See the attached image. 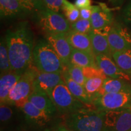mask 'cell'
Instances as JSON below:
<instances>
[{
    "label": "cell",
    "instance_id": "obj_1",
    "mask_svg": "<svg viewBox=\"0 0 131 131\" xmlns=\"http://www.w3.org/2000/svg\"><path fill=\"white\" fill-rule=\"evenodd\" d=\"M5 39L12 71L23 74L32 65L35 47L34 34L28 22L22 21L8 30Z\"/></svg>",
    "mask_w": 131,
    "mask_h": 131
},
{
    "label": "cell",
    "instance_id": "obj_2",
    "mask_svg": "<svg viewBox=\"0 0 131 131\" xmlns=\"http://www.w3.org/2000/svg\"><path fill=\"white\" fill-rule=\"evenodd\" d=\"M105 111L83 107L69 114L67 128L74 131H103Z\"/></svg>",
    "mask_w": 131,
    "mask_h": 131
},
{
    "label": "cell",
    "instance_id": "obj_3",
    "mask_svg": "<svg viewBox=\"0 0 131 131\" xmlns=\"http://www.w3.org/2000/svg\"><path fill=\"white\" fill-rule=\"evenodd\" d=\"M32 62L38 71L46 73H62L65 66L48 41L39 40L34 49Z\"/></svg>",
    "mask_w": 131,
    "mask_h": 131
},
{
    "label": "cell",
    "instance_id": "obj_4",
    "mask_svg": "<svg viewBox=\"0 0 131 131\" xmlns=\"http://www.w3.org/2000/svg\"><path fill=\"white\" fill-rule=\"evenodd\" d=\"M36 20L47 35L67 34L71 29L70 23L63 15L47 8L37 10Z\"/></svg>",
    "mask_w": 131,
    "mask_h": 131
},
{
    "label": "cell",
    "instance_id": "obj_5",
    "mask_svg": "<svg viewBox=\"0 0 131 131\" xmlns=\"http://www.w3.org/2000/svg\"><path fill=\"white\" fill-rule=\"evenodd\" d=\"M38 71L37 68L30 66L23 73L10 92L7 104L21 108L28 101L29 96L34 92L33 84Z\"/></svg>",
    "mask_w": 131,
    "mask_h": 131
},
{
    "label": "cell",
    "instance_id": "obj_6",
    "mask_svg": "<svg viewBox=\"0 0 131 131\" xmlns=\"http://www.w3.org/2000/svg\"><path fill=\"white\" fill-rule=\"evenodd\" d=\"M49 96L57 111L61 114L69 115L86 105L73 95L63 80L55 87Z\"/></svg>",
    "mask_w": 131,
    "mask_h": 131
},
{
    "label": "cell",
    "instance_id": "obj_7",
    "mask_svg": "<svg viewBox=\"0 0 131 131\" xmlns=\"http://www.w3.org/2000/svg\"><path fill=\"white\" fill-rule=\"evenodd\" d=\"M96 109L102 111L122 110L131 107V89L96 96L92 101Z\"/></svg>",
    "mask_w": 131,
    "mask_h": 131
},
{
    "label": "cell",
    "instance_id": "obj_8",
    "mask_svg": "<svg viewBox=\"0 0 131 131\" xmlns=\"http://www.w3.org/2000/svg\"><path fill=\"white\" fill-rule=\"evenodd\" d=\"M131 130V109L105 111L103 131Z\"/></svg>",
    "mask_w": 131,
    "mask_h": 131
},
{
    "label": "cell",
    "instance_id": "obj_9",
    "mask_svg": "<svg viewBox=\"0 0 131 131\" xmlns=\"http://www.w3.org/2000/svg\"><path fill=\"white\" fill-rule=\"evenodd\" d=\"M107 40L112 53L131 49V35L118 24H112L107 34Z\"/></svg>",
    "mask_w": 131,
    "mask_h": 131
},
{
    "label": "cell",
    "instance_id": "obj_10",
    "mask_svg": "<svg viewBox=\"0 0 131 131\" xmlns=\"http://www.w3.org/2000/svg\"><path fill=\"white\" fill-rule=\"evenodd\" d=\"M62 73H46L38 71L34 81V92L50 96L52 92L63 80Z\"/></svg>",
    "mask_w": 131,
    "mask_h": 131
},
{
    "label": "cell",
    "instance_id": "obj_11",
    "mask_svg": "<svg viewBox=\"0 0 131 131\" xmlns=\"http://www.w3.org/2000/svg\"><path fill=\"white\" fill-rule=\"evenodd\" d=\"M91 21L94 30L107 28L112 25V13L105 4L99 3L97 6H92Z\"/></svg>",
    "mask_w": 131,
    "mask_h": 131
},
{
    "label": "cell",
    "instance_id": "obj_12",
    "mask_svg": "<svg viewBox=\"0 0 131 131\" xmlns=\"http://www.w3.org/2000/svg\"><path fill=\"white\" fill-rule=\"evenodd\" d=\"M46 40L61 58L64 66L69 64L73 48L68 41L66 34L47 35Z\"/></svg>",
    "mask_w": 131,
    "mask_h": 131
},
{
    "label": "cell",
    "instance_id": "obj_13",
    "mask_svg": "<svg viewBox=\"0 0 131 131\" xmlns=\"http://www.w3.org/2000/svg\"><path fill=\"white\" fill-rule=\"evenodd\" d=\"M95 59L97 66L103 70L107 77L130 81L131 78L118 66L112 57L98 55L95 56Z\"/></svg>",
    "mask_w": 131,
    "mask_h": 131
},
{
    "label": "cell",
    "instance_id": "obj_14",
    "mask_svg": "<svg viewBox=\"0 0 131 131\" xmlns=\"http://www.w3.org/2000/svg\"><path fill=\"white\" fill-rule=\"evenodd\" d=\"M111 27L100 30L93 29L89 34L91 40L92 51L95 56L105 55L112 57V52L107 40V34Z\"/></svg>",
    "mask_w": 131,
    "mask_h": 131
},
{
    "label": "cell",
    "instance_id": "obj_15",
    "mask_svg": "<svg viewBox=\"0 0 131 131\" xmlns=\"http://www.w3.org/2000/svg\"><path fill=\"white\" fill-rule=\"evenodd\" d=\"M22 74L11 71L1 75L0 78V101L1 104H7L8 97L12 88Z\"/></svg>",
    "mask_w": 131,
    "mask_h": 131
},
{
    "label": "cell",
    "instance_id": "obj_16",
    "mask_svg": "<svg viewBox=\"0 0 131 131\" xmlns=\"http://www.w3.org/2000/svg\"><path fill=\"white\" fill-rule=\"evenodd\" d=\"M66 37L73 49L94 54L89 34H82L70 29L66 34Z\"/></svg>",
    "mask_w": 131,
    "mask_h": 131
},
{
    "label": "cell",
    "instance_id": "obj_17",
    "mask_svg": "<svg viewBox=\"0 0 131 131\" xmlns=\"http://www.w3.org/2000/svg\"><path fill=\"white\" fill-rule=\"evenodd\" d=\"M21 109L28 122L39 126L45 125L51 117L29 101Z\"/></svg>",
    "mask_w": 131,
    "mask_h": 131
},
{
    "label": "cell",
    "instance_id": "obj_18",
    "mask_svg": "<svg viewBox=\"0 0 131 131\" xmlns=\"http://www.w3.org/2000/svg\"><path fill=\"white\" fill-rule=\"evenodd\" d=\"M62 77L65 83L69 89L70 92L73 94L75 98H77L82 103H84L87 106H90L92 104L91 98L89 97L87 94L84 86H81L80 84L75 82L70 78L69 73L64 68L62 72Z\"/></svg>",
    "mask_w": 131,
    "mask_h": 131
},
{
    "label": "cell",
    "instance_id": "obj_19",
    "mask_svg": "<svg viewBox=\"0 0 131 131\" xmlns=\"http://www.w3.org/2000/svg\"><path fill=\"white\" fill-rule=\"evenodd\" d=\"M28 11L17 0H0V14L1 18L23 16Z\"/></svg>",
    "mask_w": 131,
    "mask_h": 131
},
{
    "label": "cell",
    "instance_id": "obj_20",
    "mask_svg": "<svg viewBox=\"0 0 131 131\" xmlns=\"http://www.w3.org/2000/svg\"><path fill=\"white\" fill-rule=\"evenodd\" d=\"M28 101L50 116L55 114L57 111L51 98L47 95L33 92Z\"/></svg>",
    "mask_w": 131,
    "mask_h": 131
},
{
    "label": "cell",
    "instance_id": "obj_21",
    "mask_svg": "<svg viewBox=\"0 0 131 131\" xmlns=\"http://www.w3.org/2000/svg\"><path fill=\"white\" fill-rule=\"evenodd\" d=\"M130 89H131V86L127 81L107 77L104 80L103 86L98 92L96 96L111 93L120 92Z\"/></svg>",
    "mask_w": 131,
    "mask_h": 131
},
{
    "label": "cell",
    "instance_id": "obj_22",
    "mask_svg": "<svg viewBox=\"0 0 131 131\" xmlns=\"http://www.w3.org/2000/svg\"><path fill=\"white\" fill-rule=\"evenodd\" d=\"M70 63L82 68L98 67L94 54L73 49L70 56Z\"/></svg>",
    "mask_w": 131,
    "mask_h": 131
},
{
    "label": "cell",
    "instance_id": "obj_23",
    "mask_svg": "<svg viewBox=\"0 0 131 131\" xmlns=\"http://www.w3.org/2000/svg\"><path fill=\"white\" fill-rule=\"evenodd\" d=\"M112 57L118 66L131 78V49L114 52Z\"/></svg>",
    "mask_w": 131,
    "mask_h": 131
},
{
    "label": "cell",
    "instance_id": "obj_24",
    "mask_svg": "<svg viewBox=\"0 0 131 131\" xmlns=\"http://www.w3.org/2000/svg\"><path fill=\"white\" fill-rule=\"evenodd\" d=\"M0 71L1 75L12 71L6 39H1L0 44Z\"/></svg>",
    "mask_w": 131,
    "mask_h": 131
},
{
    "label": "cell",
    "instance_id": "obj_25",
    "mask_svg": "<svg viewBox=\"0 0 131 131\" xmlns=\"http://www.w3.org/2000/svg\"><path fill=\"white\" fill-rule=\"evenodd\" d=\"M104 80L105 79L101 77H95L89 78L86 80L84 88L87 94L91 98L92 101L97 96L98 92L103 86Z\"/></svg>",
    "mask_w": 131,
    "mask_h": 131
},
{
    "label": "cell",
    "instance_id": "obj_26",
    "mask_svg": "<svg viewBox=\"0 0 131 131\" xmlns=\"http://www.w3.org/2000/svg\"><path fill=\"white\" fill-rule=\"evenodd\" d=\"M61 10L65 18L70 24L73 23L80 18V10L75 4L70 3L68 0H64Z\"/></svg>",
    "mask_w": 131,
    "mask_h": 131
},
{
    "label": "cell",
    "instance_id": "obj_27",
    "mask_svg": "<svg viewBox=\"0 0 131 131\" xmlns=\"http://www.w3.org/2000/svg\"><path fill=\"white\" fill-rule=\"evenodd\" d=\"M65 68L68 71L70 78L73 81L77 82L81 86H84L86 79L83 74V68L77 65L73 64L71 63L65 66Z\"/></svg>",
    "mask_w": 131,
    "mask_h": 131
},
{
    "label": "cell",
    "instance_id": "obj_28",
    "mask_svg": "<svg viewBox=\"0 0 131 131\" xmlns=\"http://www.w3.org/2000/svg\"><path fill=\"white\" fill-rule=\"evenodd\" d=\"M70 27L72 30L85 34H89L93 30L91 19H84L81 18L70 24Z\"/></svg>",
    "mask_w": 131,
    "mask_h": 131
},
{
    "label": "cell",
    "instance_id": "obj_29",
    "mask_svg": "<svg viewBox=\"0 0 131 131\" xmlns=\"http://www.w3.org/2000/svg\"><path fill=\"white\" fill-rule=\"evenodd\" d=\"M83 74L86 79H89L91 78L101 77L106 79L107 77L98 67H87L83 68Z\"/></svg>",
    "mask_w": 131,
    "mask_h": 131
},
{
    "label": "cell",
    "instance_id": "obj_30",
    "mask_svg": "<svg viewBox=\"0 0 131 131\" xmlns=\"http://www.w3.org/2000/svg\"><path fill=\"white\" fill-rule=\"evenodd\" d=\"M13 111L7 104H1L0 107V119L1 122H6L12 117Z\"/></svg>",
    "mask_w": 131,
    "mask_h": 131
},
{
    "label": "cell",
    "instance_id": "obj_31",
    "mask_svg": "<svg viewBox=\"0 0 131 131\" xmlns=\"http://www.w3.org/2000/svg\"><path fill=\"white\" fill-rule=\"evenodd\" d=\"M64 0H45L46 7L49 10L59 12L63 6Z\"/></svg>",
    "mask_w": 131,
    "mask_h": 131
},
{
    "label": "cell",
    "instance_id": "obj_32",
    "mask_svg": "<svg viewBox=\"0 0 131 131\" xmlns=\"http://www.w3.org/2000/svg\"><path fill=\"white\" fill-rule=\"evenodd\" d=\"M122 16L124 23L131 29V0L124 7Z\"/></svg>",
    "mask_w": 131,
    "mask_h": 131
},
{
    "label": "cell",
    "instance_id": "obj_33",
    "mask_svg": "<svg viewBox=\"0 0 131 131\" xmlns=\"http://www.w3.org/2000/svg\"><path fill=\"white\" fill-rule=\"evenodd\" d=\"M75 6L78 9H84L91 7V0H75Z\"/></svg>",
    "mask_w": 131,
    "mask_h": 131
},
{
    "label": "cell",
    "instance_id": "obj_34",
    "mask_svg": "<svg viewBox=\"0 0 131 131\" xmlns=\"http://www.w3.org/2000/svg\"><path fill=\"white\" fill-rule=\"evenodd\" d=\"M30 1L35 8L36 11L40 10H42L46 8L45 0H30Z\"/></svg>",
    "mask_w": 131,
    "mask_h": 131
},
{
    "label": "cell",
    "instance_id": "obj_35",
    "mask_svg": "<svg viewBox=\"0 0 131 131\" xmlns=\"http://www.w3.org/2000/svg\"><path fill=\"white\" fill-rule=\"evenodd\" d=\"M80 18L84 19H91L92 15L91 7L80 9Z\"/></svg>",
    "mask_w": 131,
    "mask_h": 131
},
{
    "label": "cell",
    "instance_id": "obj_36",
    "mask_svg": "<svg viewBox=\"0 0 131 131\" xmlns=\"http://www.w3.org/2000/svg\"><path fill=\"white\" fill-rule=\"evenodd\" d=\"M20 4L22 5L29 12H32L33 11L35 10L32 3H30V0H17Z\"/></svg>",
    "mask_w": 131,
    "mask_h": 131
},
{
    "label": "cell",
    "instance_id": "obj_37",
    "mask_svg": "<svg viewBox=\"0 0 131 131\" xmlns=\"http://www.w3.org/2000/svg\"><path fill=\"white\" fill-rule=\"evenodd\" d=\"M124 0H109V2L115 7H119L123 4Z\"/></svg>",
    "mask_w": 131,
    "mask_h": 131
},
{
    "label": "cell",
    "instance_id": "obj_38",
    "mask_svg": "<svg viewBox=\"0 0 131 131\" xmlns=\"http://www.w3.org/2000/svg\"><path fill=\"white\" fill-rule=\"evenodd\" d=\"M56 131H74L72 130H70V129L67 128L66 127H64V126H61L59 128L57 129Z\"/></svg>",
    "mask_w": 131,
    "mask_h": 131
},
{
    "label": "cell",
    "instance_id": "obj_39",
    "mask_svg": "<svg viewBox=\"0 0 131 131\" xmlns=\"http://www.w3.org/2000/svg\"><path fill=\"white\" fill-rule=\"evenodd\" d=\"M46 131H49V130H46Z\"/></svg>",
    "mask_w": 131,
    "mask_h": 131
},
{
    "label": "cell",
    "instance_id": "obj_40",
    "mask_svg": "<svg viewBox=\"0 0 131 131\" xmlns=\"http://www.w3.org/2000/svg\"><path fill=\"white\" fill-rule=\"evenodd\" d=\"M129 131H131V130H129Z\"/></svg>",
    "mask_w": 131,
    "mask_h": 131
}]
</instances>
